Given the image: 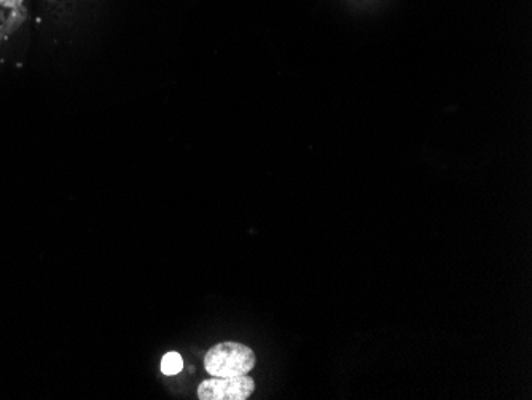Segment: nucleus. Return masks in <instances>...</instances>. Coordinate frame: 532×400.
<instances>
[{
    "label": "nucleus",
    "mask_w": 532,
    "mask_h": 400,
    "mask_svg": "<svg viewBox=\"0 0 532 400\" xmlns=\"http://www.w3.org/2000/svg\"><path fill=\"white\" fill-rule=\"evenodd\" d=\"M255 362V353L249 346L235 342L219 343L204 356V369L212 377H238L252 372Z\"/></svg>",
    "instance_id": "f257e3e1"
},
{
    "label": "nucleus",
    "mask_w": 532,
    "mask_h": 400,
    "mask_svg": "<svg viewBox=\"0 0 532 400\" xmlns=\"http://www.w3.org/2000/svg\"><path fill=\"white\" fill-rule=\"evenodd\" d=\"M255 391V381L247 375L238 377H214L206 380L198 388L201 400H246Z\"/></svg>",
    "instance_id": "f03ea898"
},
{
    "label": "nucleus",
    "mask_w": 532,
    "mask_h": 400,
    "mask_svg": "<svg viewBox=\"0 0 532 400\" xmlns=\"http://www.w3.org/2000/svg\"><path fill=\"white\" fill-rule=\"evenodd\" d=\"M182 367H184V362H182V357H180L179 353L165 354L163 361H161V372L168 375V377H173V375L182 372Z\"/></svg>",
    "instance_id": "7ed1b4c3"
},
{
    "label": "nucleus",
    "mask_w": 532,
    "mask_h": 400,
    "mask_svg": "<svg viewBox=\"0 0 532 400\" xmlns=\"http://www.w3.org/2000/svg\"><path fill=\"white\" fill-rule=\"evenodd\" d=\"M23 4V0H0V5L8 8H18Z\"/></svg>",
    "instance_id": "20e7f679"
}]
</instances>
